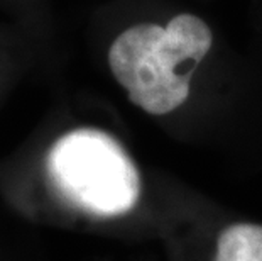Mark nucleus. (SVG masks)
<instances>
[{
  "label": "nucleus",
  "mask_w": 262,
  "mask_h": 261,
  "mask_svg": "<svg viewBox=\"0 0 262 261\" xmlns=\"http://www.w3.org/2000/svg\"><path fill=\"white\" fill-rule=\"evenodd\" d=\"M48 178L64 200L102 217L127 214L141 198V175L114 136L80 127L58 137L46 156Z\"/></svg>",
  "instance_id": "nucleus-2"
},
{
  "label": "nucleus",
  "mask_w": 262,
  "mask_h": 261,
  "mask_svg": "<svg viewBox=\"0 0 262 261\" xmlns=\"http://www.w3.org/2000/svg\"><path fill=\"white\" fill-rule=\"evenodd\" d=\"M215 261H262V226H228L216 241Z\"/></svg>",
  "instance_id": "nucleus-3"
},
{
  "label": "nucleus",
  "mask_w": 262,
  "mask_h": 261,
  "mask_svg": "<svg viewBox=\"0 0 262 261\" xmlns=\"http://www.w3.org/2000/svg\"><path fill=\"white\" fill-rule=\"evenodd\" d=\"M211 41L202 19L180 14L168 26L137 24L124 31L110 46L108 65L134 105L164 115L186 102L191 76Z\"/></svg>",
  "instance_id": "nucleus-1"
}]
</instances>
